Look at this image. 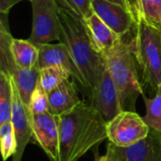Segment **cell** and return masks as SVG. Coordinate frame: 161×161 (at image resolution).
<instances>
[{"label":"cell","instance_id":"d4e9b609","mask_svg":"<svg viewBox=\"0 0 161 161\" xmlns=\"http://www.w3.org/2000/svg\"><path fill=\"white\" fill-rule=\"evenodd\" d=\"M21 0H0V12L8 13L10 8Z\"/></svg>","mask_w":161,"mask_h":161},{"label":"cell","instance_id":"e0dca14e","mask_svg":"<svg viewBox=\"0 0 161 161\" xmlns=\"http://www.w3.org/2000/svg\"><path fill=\"white\" fill-rule=\"evenodd\" d=\"M12 83L8 75L0 71V125L11 121Z\"/></svg>","mask_w":161,"mask_h":161},{"label":"cell","instance_id":"7c38bea8","mask_svg":"<svg viewBox=\"0 0 161 161\" xmlns=\"http://www.w3.org/2000/svg\"><path fill=\"white\" fill-rule=\"evenodd\" d=\"M39 47V58L37 66L39 69L47 66H61L69 70L72 76L77 81V83L82 87V80L80 75L77 71L75 64L70 55V52L65 43L62 42L51 44H41Z\"/></svg>","mask_w":161,"mask_h":161},{"label":"cell","instance_id":"8fae6325","mask_svg":"<svg viewBox=\"0 0 161 161\" xmlns=\"http://www.w3.org/2000/svg\"><path fill=\"white\" fill-rule=\"evenodd\" d=\"M114 147L118 161H161V132L150 129L140 142L126 148Z\"/></svg>","mask_w":161,"mask_h":161},{"label":"cell","instance_id":"277c9868","mask_svg":"<svg viewBox=\"0 0 161 161\" xmlns=\"http://www.w3.org/2000/svg\"><path fill=\"white\" fill-rule=\"evenodd\" d=\"M104 57L108 70L118 90L123 109L135 111L136 101L144 92L139 80L136 60L129 44L122 40Z\"/></svg>","mask_w":161,"mask_h":161},{"label":"cell","instance_id":"ba28073f","mask_svg":"<svg viewBox=\"0 0 161 161\" xmlns=\"http://www.w3.org/2000/svg\"><path fill=\"white\" fill-rule=\"evenodd\" d=\"M89 101V103L98 110L107 123L124 110L118 90L108 67H106L102 76L92 91Z\"/></svg>","mask_w":161,"mask_h":161},{"label":"cell","instance_id":"4316f807","mask_svg":"<svg viewBox=\"0 0 161 161\" xmlns=\"http://www.w3.org/2000/svg\"><path fill=\"white\" fill-rule=\"evenodd\" d=\"M21 1H22V0H21ZM28 1H30V0H28Z\"/></svg>","mask_w":161,"mask_h":161},{"label":"cell","instance_id":"d6986e66","mask_svg":"<svg viewBox=\"0 0 161 161\" xmlns=\"http://www.w3.org/2000/svg\"><path fill=\"white\" fill-rule=\"evenodd\" d=\"M135 14L146 23L161 27V0H136Z\"/></svg>","mask_w":161,"mask_h":161},{"label":"cell","instance_id":"ac0fdd59","mask_svg":"<svg viewBox=\"0 0 161 161\" xmlns=\"http://www.w3.org/2000/svg\"><path fill=\"white\" fill-rule=\"evenodd\" d=\"M72 74L69 70L61 66H47L40 69V84L48 93L69 79Z\"/></svg>","mask_w":161,"mask_h":161},{"label":"cell","instance_id":"5b68a950","mask_svg":"<svg viewBox=\"0 0 161 161\" xmlns=\"http://www.w3.org/2000/svg\"><path fill=\"white\" fill-rule=\"evenodd\" d=\"M32 31L29 41L36 45L60 41V21L56 0H30Z\"/></svg>","mask_w":161,"mask_h":161},{"label":"cell","instance_id":"ffe728a7","mask_svg":"<svg viewBox=\"0 0 161 161\" xmlns=\"http://www.w3.org/2000/svg\"><path fill=\"white\" fill-rule=\"evenodd\" d=\"M142 96L146 107L144 122L150 129L161 132V85L158 87L154 97L149 98L144 93Z\"/></svg>","mask_w":161,"mask_h":161},{"label":"cell","instance_id":"3957f363","mask_svg":"<svg viewBox=\"0 0 161 161\" xmlns=\"http://www.w3.org/2000/svg\"><path fill=\"white\" fill-rule=\"evenodd\" d=\"M134 37L128 43L144 82L154 91L161 85V30L136 16Z\"/></svg>","mask_w":161,"mask_h":161},{"label":"cell","instance_id":"44dd1931","mask_svg":"<svg viewBox=\"0 0 161 161\" xmlns=\"http://www.w3.org/2000/svg\"><path fill=\"white\" fill-rule=\"evenodd\" d=\"M56 2L58 9L84 23L85 20L93 13L91 0H56Z\"/></svg>","mask_w":161,"mask_h":161},{"label":"cell","instance_id":"6da1fadb","mask_svg":"<svg viewBox=\"0 0 161 161\" xmlns=\"http://www.w3.org/2000/svg\"><path fill=\"white\" fill-rule=\"evenodd\" d=\"M106 139L107 122L90 103L59 116V161H78Z\"/></svg>","mask_w":161,"mask_h":161},{"label":"cell","instance_id":"484cf974","mask_svg":"<svg viewBox=\"0 0 161 161\" xmlns=\"http://www.w3.org/2000/svg\"><path fill=\"white\" fill-rule=\"evenodd\" d=\"M113 3H116L122 7H124L125 8L130 10V11H133L135 12V5L132 3L131 0H109Z\"/></svg>","mask_w":161,"mask_h":161},{"label":"cell","instance_id":"9c48e42d","mask_svg":"<svg viewBox=\"0 0 161 161\" xmlns=\"http://www.w3.org/2000/svg\"><path fill=\"white\" fill-rule=\"evenodd\" d=\"M93 12L97 14L121 38L134 28L136 14L109 0H91Z\"/></svg>","mask_w":161,"mask_h":161},{"label":"cell","instance_id":"cb8c5ba5","mask_svg":"<svg viewBox=\"0 0 161 161\" xmlns=\"http://www.w3.org/2000/svg\"><path fill=\"white\" fill-rule=\"evenodd\" d=\"M94 161H118V158L116 157V153H115L114 144H112L111 142H108L107 152L103 156H99V154L96 151Z\"/></svg>","mask_w":161,"mask_h":161},{"label":"cell","instance_id":"30bf717a","mask_svg":"<svg viewBox=\"0 0 161 161\" xmlns=\"http://www.w3.org/2000/svg\"><path fill=\"white\" fill-rule=\"evenodd\" d=\"M11 83L13 92L11 124L17 141V152L12 158V161H21L26 145L29 142H31V112L21 99L12 80Z\"/></svg>","mask_w":161,"mask_h":161},{"label":"cell","instance_id":"4fadbf2b","mask_svg":"<svg viewBox=\"0 0 161 161\" xmlns=\"http://www.w3.org/2000/svg\"><path fill=\"white\" fill-rule=\"evenodd\" d=\"M48 101L49 112L56 116H61L81 102L77 93L76 85L70 79L65 80L48 92Z\"/></svg>","mask_w":161,"mask_h":161},{"label":"cell","instance_id":"8992f818","mask_svg":"<svg viewBox=\"0 0 161 161\" xmlns=\"http://www.w3.org/2000/svg\"><path fill=\"white\" fill-rule=\"evenodd\" d=\"M150 127L136 111L123 110L107 123V134L109 142L117 147L126 148L144 140Z\"/></svg>","mask_w":161,"mask_h":161},{"label":"cell","instance_id":"83f0119b","mask_svg":"<svg viewBox=\"0 0 161 161\" xmlns=\"http://www.w3.org/2000/svg\"><path fill=\"white\" fill-rule=\"evenodd\" d=\"M159 28H160V30H161V27H159Z\"/></svg>","mask_w":161,"mask_h":161},{"label":"cell","instance_id":"5bb4252c","mask_svg":"<svg viewBox=\"0 0 161 161\" xmlns=\"http://www.w3.org/2000/svg\"><path fill=\"white\" fill-rule=\"evenodd\" d=\"M85 25L95 46L103 55L114 48L123 40L94 12L85 20Z\"/></svg>","mask_w":161,"mask_h":161},{"label":"cell","instance_id":"7402d4cb","mask_svg":"<svg viewBox=\"0 0 161 161\" xmlns=\"http://www.w3.org/2000/svg\"><path fill=\"white\" fill-rule=\"evenodd\" d=\"M0 150L4 161L13 158L17 152V141L11 121L0 125Z\"/></svg>","mask_w":161,"mask_h":161},{"label":"cell","instance_id":"9a60e30c","mask_svg":"<svg viewBox=\"0 0 161 161\" xmlns=\"http://www.w3.org/2000/svg\"><path fill=\"white\" fill-rule=\"evenodd\" d=\"M8 75L14 83L21 99L29 108L31 95L40 80V69L38 66L31 69H24L16 65Z\"/></svg>","mask_w":161,"mask_h":161},{"label":"cell","instance_id":"2e32d148","mask_svg":"<svg viewBox=\"0 0 161 161\" xmlns=\"http://www.w3.org/2000/svg\"><path fill=\"white\" fill-rule=\"evenodd\" d=\"M11 54L16 65L24 69H31L37 66L39 58V47L29 40L12 39Z\"/></svg>","mask_w":161,"mask_h":161},{"label":"cell","instance_id":"603a6c76","mask_svg":"<svg viewBox=\"0 0 161 161\" xmlns=\"http://www.w3.org/2000/svg\"><path fill=\"white\" fill-rule=\"evenodd\" d=\"M29 110L32 115L41 114L49 111L48 93L42 89L40 81L34 90L29 103Z\"/></svg>","mask_w":161,"mask_h":161},{"label":"cell","instance_id":"52a82bcc","mask_svg":"<svg viewBox=\"0 0 161 161\" xmlns=\"http://www.w3.org/2000/svg\"><path fill=\"white\" fill-rule=\"evenodd\" d=\"M31 142L39 145L52 161H59V116L47 111L31 114Z\"/></svg>","mask_w":161,"mask_h":161},{"label":"cell","instance_id":"7a4b0ae2","mask_svg":"<svg viewBox=\"0 0 161 161\" xmlns=\"http://www.w3.org/2000/svg\"><path fill=\"white\" fill-rule=\"evenodd\" d=\"M60 42L66 44L89 97L107 67L104 55L95 46L85 23L58 9Z\"/></svg>","mask_w":161,"mask_h":161}]
</instances>
